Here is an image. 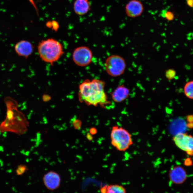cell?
<instances>
[{"mask_svg": "<svg viewBox=\"0 0 193 193\" xmlns=\"http://www.w3.org/2000/svg\"><path fill=\"white\" fill-rule=\"evenodd\" d=\"M106 83L98 79L86 80L79 86L78 96L81 102L95 106L109 104L105 91Z\"/></svg>", "mask_w": 193, "mask_h": 193, "instance_id": "6da1fadb", "label": "cell"}, {"mask_svg": "<svg viewBox=\"0 0 193 193\" xmlns=\"http://www.w3.org/2000/svg\"><path fill=\"white\" fill-rule=\"evenodd\" d=\"M7 112L6 119L0 124V132H12L23 135L27 130L28 122L22 113L18 109L16 101L10 98L5 100Z\"/></svg>", "mask_w": 193, "mask_h": 193, "instance_id": "7a4b0ae2", "label": "cell"}, {"mask_svg": "<svg viewBox=\"0 0 193 193\" xmlns=\"http://www.w3.org/2000/svg\"><path fill=\"white\" fill-rule=\"evenodd\" d=\"M38 51L41 60L51 64L58 61L64 54L62 45L53 38L41 41L38 45Z\"/></svg>", "mask_w": 193, "mask_h": 193, "instance_id": "3957f363", "label": "cell"}, {"mask_svg": "<svg viewBox=\"0 0 193 193\" xmlns=\"http://www.w3.org/2000/svg\"><path fill=\"white\" fill-rule=\"evenodd\" d=\"M111 144L116 150L121 152L128 150L133 144L130 133L126 129L118 126H113L110 134Z\"/></svg>", "mask_w": 193, "mask_h": 193, "instance_id": "277c9868", "label": "cell"}, {"mask_svg": "<svg viewBox=\"0 0 193 193\" xmlns=\"http://www.w3.org/2000/svg\"><path fill=\"white\" fill-rule=\"evenodd\" d=\"M105 70L107 74L112 77L121 76L126 68V63L124 58L117 54L109 56L104 63Z\"/></svg>", "mask_w": 193, "mask_h": 193, "instance_id": "5b68a950", "label": "cell"}, {"mask_svg": "<svg viewBox=\"0 0 193 193\" xmlns=\"http://www.w3.org/2000/svg\"><path fill=\"white\" fill-rule=\"evenodd\" d=\"M93 58V52L89 48L85 46L76 48L72 54L74 62L81 67L87 66L90 64Z\"/></svg>", "mask_w": 193, "mask_h": 193, "instance_id": "8992f818", "label": "cell"}, {"mask_svg": "<svg viewBox=\"0 0 193 193\" xmlns=\"http://www.w3.org/2000/svg\"><path fill=\"white\" fill-rule=\"evenodd\" d=\"M176 146L188 155H193V137L186 133H179L173 138Z\"/></svg>", "mask_w": 193, "mask_h": 193, "instance_id": "52a82bcc", "label": "cell"}, {"mask_svg": "<svg viewBox=\"0 0 193 193\" xmlns=\"http://www.w3.org/2000/svg\"><path fill=\"white\" fill-rule=\"evenodd\" d=\"M43 182L47 189L50 191L55 190L60 187L61 177L58 173L54 171H50L44 176Z\"/></svg>", "mask_w": 193, "mask_h": 193, "instance_id": "ba28073f", "label": "cell"}, {"mask_svg": "<svg viewBox=\"0 0 193 193\" xmlns=\"http://www.w3.org/2000/svg\"><path fill=\"white\" fill-rule=\"evenodd\" d=\"M144 10L143 4L139 0H131L125 6L127 16L133 18L141 16Z\"/></svg>", "mask_w": 193, "mask_h": 193, "instance_id": "9c48e42d", "label": "cell"}, {"mask_svg": "<svg viewBox=\"0 0 193 193\" xmlns=\"http://www.w3.org/2000/svg\"><path fill=\"white\" fill-rule=\"evenodd\" d=\"M169 177L170 181L176 184L183 183L187 177L186 171L179 166H173L169 173Z\"/></svg>", "mask_w": 193, "mask_h": 193, "instance_id": "30bf717a", "label": "cell"}, {"mask_svg": "<svg viewBox=\"0 0 193 193\" xmlns=\"http://www.w3.org/2000/svg\"><path fill=\"white\" fill-rule=\"evenodd\" d=\"M14 50L19 56L27 58L32 53L33 46L30 41L22 40L16 44Z\"/></svg>", "mask_w": 193, "mask_h": 193, "instance_id": "8fae6325", "label": "cell"}, {"mask_svg": "<svg viewBox=\"0 0 193 193\" xmlns=\"http://www.w3.org/2000/svg\"><path fill=\"white\" fill-rule=\"evenodd\" d=\"M130 90L124 85H119L111 93L112 98L113 101L120 103L128 98Z\"/></svg>", "mask_w": 193, "mask_h": 193, "instance_id": "7c38bea8", "label": "cell"}, {"mask_svg": "<svg viewBox=\"0 0 193 193\" xmlns=\"http://www.w3.org/2000/svg\"><path fill=\"white\" fill-rule=\"evenodd\" d=\"M91 6L89 0H76L73 4L74 12L78 16H84L90 10Z\"/></svg>", "mask_w": 193, "mask_h": 193, "instance_id": "4fadbf2b", "label": "cell"}, {"mask_svg": "<svg viewBox=\"0 0 193 193\" xmlns=\"http://www.w3.org/2000/svg\"><path fill=\"white\" fill-rule=\"evenodd\" d=\"M106 193H126L125 189L122 186L112 185L107 186Z\"/></svg>", "mask_w": 193, "mask_h": 193, "instance_id": "5bb4252c", "label": "cell"}, {"mask_svg": "<svg viewBox=\"0 0 193 193\" xmlns=\"http://www.w3.org/2000/svg\"><path fill=\"white\" fill-rule=\"evenodd\" d=\"M184 93L186 97L193 99V81L186 83L184 87Z\"/></svg>", "mask_w": 193, "mask_h": 193, "instance_id": "9a60e30c", "label": "cell"}, {"mask_svg": "<svg viewBox=\"0 0 193 193\" xmlns=\"http://www.w3.org/2000/svg\"><path fill=\"white\" fill-rule=\"evenodd\" d=\"M28 168L27 166L23 164H20L16 170V173L18 176H22L25 174Z\"/></svg>", "mask_w": 193, "mask_h": 193, "instance_id": "2e32d148", "label": "cell"}, {"mask_svg": "<svg viewBox=\"0 0 193 193\" xmlns=\"http://www.w3.org/2000/svg\"><path fill=\"white\" fill-rule=\"evenodd\" d=\"M166 77L169 80L174 79L176 76V72L173 69H169L166 72Z\"/></svg>", "mask_w": 193, "mask_h": 193, "instance_id": "e0dca14e", "label": "cell"}, {"mask_svg": "<svg viewBox=\"0 0 193 193\" xmlns=\"http://www.w3.org/2000/svg\"><path fill=\"white\" fill-rule=\"evenodd\" d=\"M72 124L74 128L77 129H80L82 125V122L81 120L78 119H74L72 120Z\"/></svg>", "mask_w": 193, "mask_h": 193, "instance_id": "ac0fdd59", "label": "cell"}, {"mask_svg": "<svg viewBox=\"0 0 193 193\" xmlns=\"http://www.w3.org/2000/svg\"><path fill=\"white\" fill-rule=\"evenodd\" d=\"M164 17L168 20V21H172L175 18V16L174 13L170 11H166L164 14Z\"/></svg>", "mask_w": 193, "mask_h": 193, "instance_id": "d6986e66", "label": "cell"}, {"mask_svg": "<svg viewBox=\"0 0 193 193\" xmlns=\"http://www.w3.org/2000/svg\"><path fill=\"white\" fill-rule=\"evenodd\" d=\"M186 3L190 8L193 7V0H186Z\"/></svg>", "mask_w": 193, "mask_h": 193, "instance_id": "ffe728a7", "label": "cell"}, {"mask_svg": "<svg viewBox=\"0 0 193 193\" xmlns=\"http://www.w3.org/2000/svg\"><path fill=\"white\" fill-rule=\"evenodd\" d=\"M97 133V130L95 128H92L90 129L89 133L92 135H95Z\"/></svg>", "mask_w": 193, "mask_h": 193, "instance_id": "44dd1931", "label": "cell"}, {"mask_svg": "<svg viewBox=\"0 0 193 193\" xmlns=\"http://www.w3.org/2000/svg\"><path fill=\"white\" fill-rule=\"evenodd\" d=\"M86 136L88 140H90V141L93 139V137L92 136V135H91L90 133H88Z\"/></svg>", "mask_w": 193, "mask_h": 193, "instance_id": "7402d4cb", "label": "cell"}, {"mask_svg": "<svg viewBox=\"0 0 193 193\" xmlns=\"http://www.w3.org/2000/svg\"><path fill=\"white\" fill-rule=\"evenodd\" d=\"M107 186H104L101 189V192L102 193H106L107 191Z\"/></svg>", "mask_w": 193, "mask_h": 193, "instance_id": "603a6c76", "label": "cell"}]
</instances>
